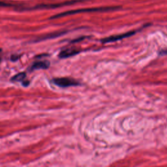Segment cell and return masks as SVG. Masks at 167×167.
<instances>
[{"mask_svg":"<svg viewBox=\"0 0 167 167\" xmlns=\"http://www.w3.org/2000/svg\"><path fill=\"white\" fill-rule=\"evenodd\" d=\"M20 58V55H13L11 58H10V60L13 61H16L18 60Z\"/></svg>","mask_w":167,"mask_h":167,"instance_id":"8","label":"cell"},{"mask_svg":"<svg viewBox=\"0 0 167 167\" xmlns=\"http://www.w3.org/2000/svg\"><path fill=\"white\" fill-rule=\"evenodd\" d=\"M81 52V50L77 49L75 48H67L63 49L59 54L58 56L60 58H67L69 57L74 56V55L79 54Z\"/></svg>","mask_w":167,"mask_h":167,"instance_id":"4","label":"cell"},{"mask_svg":"<svg viewBox=\"0 0 167 167\" xmlns=\"http://www.w3.org/2000/svg\"><path fill=\"white\" fill-rule=\"evenodd\" d=\"M166 54H167V49L163 50L159 52V55H166Z\"/></svg>","mask_w":167,"mask_h":167,"instance_id":"9","label":"cell"},{"mask_svg":"<svg viewBox=\"0 0 167 167\" xmlns=\"http://www.w3.org/2000/svg\"><path fill=\"white\" fill-rule=\"evenodd\" d=\"M136 33H137V31H129V32L125 33L119 34V35H113V36H110L109 37L104 38V39L100 40V41H101L102 43H112V42H116L117 41H120L121 39H125V38L131 37L132 35H134Z\"/></svg>","mask_w":167,"mask_h":167,"instance_id":"3","label":"cell"},{"mask_svg":"<svg viewBox=\"0 0 167 167\" xmlns=\"http://www.w3.org/2000/svg\"><path fill=\"white\" fill-rule=\"evenodd\" d=\"M118 9L117 7H97V8H86L82 9H77V10H69V11L64 12L58 15H55L54 16H52L50 19H55L59 18L63 16L75 15V14L82 13H92V12H104V11H109V10H113L115 9Z\"/></svg>","mask_w":167,"mask_h":167,"instance_id":"1","label":"cell"},{"mask_svg":"<svg viewBox=\"0 0 167 167\" xmlns=\"http://www.w3.org/2000/svg\"><path fill=\"white\" fill-rule=\"evenodd\" d=\"M52 82L54 84L62 88L81 85V83L78 81L70 78H56L52 80Z\"/></svg>","mask_w":167,"mask_h":167,"instance_id":"2","label":"cell"},{"mask_svg":"<svg viewBox=\"0 0 167 167\" xmlns=\"http://www.w3.org/2000/svg\"><path fill=\"white\" fill-rule=\"evenodd\" d=\"M26 78V74L25 72H20L18 74L15 75L11 78L13 82H24Z\"/></svg>","mask_w":167,"mask_h":167,"instance_id":"7","label":"cell"},{"mask_svg":"<svg viewBox=\"0 0 167 167\" xmlns=\"http://www.w3.org/2000/svg\"><path fill=\"white\" fill-rule=\"evenodd\" d=\"M50 61L47 60L35 61L31 65V67L29 69V71H33L35 70H39V69H47L50 67Z\"/></svg>","mask_w":167,"mask_h":167,"instance_id":"5","label":"cell"},{"mask_svg":"<svg viewBox=\"0 0 167 167\" xmlns=\"http://www.w3.org/2000/svg\"><path fill=\"white\" fill-rule=\"evenodd\" d=\"M1 58H0V62H1Z\"/></svg>","mask_w":167,"mask_h":167,"instance_id":"11","label":"cell"},{"mask_svg":"<svg viewBox=\"0 0 167 167\" xmlns=\"http://www.w3.org/2000/svg\"><path fill=\"white\" fill-rule=\"evenodd\" d=\"M66 33V31H61V32H58V33H50L47 35L43 37H41L39 40H37V41H43V40H47V39H53V38H55V37H58L59 36L62 35Z\"/></svg>","mask_w":167,"mask_h":167,"instance_id":"6","label":"cell"},{"mask_svg":"<svg viewBox=\"0 0 167 167\" xmlns=\"http://www.w3.org/2000/svg\"><path fill=\"white\" fill-rule=\"evenodd\" d=\"M85 38H86V37H84L80 38V39H75V40H74V41H72V43H77V42H78V41H82V40H83V39H84Z\"/></svg>","mask_w":167,"mask_h":167,"instance_id":"10","label":"cell"},{"mask_svg":"<svg viewBox=\"0 0 167 167\" xmlns=\"http://www.w3.org/2000/svg\"><path fill=\"white\" fill-rule=\"evenodd\" d=\"M1 48H0V52H1Z\"/></svg>","mask_w":167,"mask_h":167,"instance_id":"12","label":"cell"}]
</instances>
